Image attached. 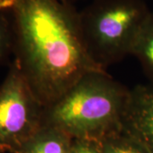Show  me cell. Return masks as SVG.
Wrapping results in <instances>:
<instances>
[{
    "instance_id": "4",
    "label": "cell",
    "mask_w": 153,
    "mask_h": 153,
    "mask_svg": "<svg viewBox=\"0 0 153 153\" xmlns=\"http://www.w3.org/2000/svg\"><path fill=\"white\" fill-rule=\"evenodd\" d=\"M45 106L12 61L0 85V153H19L44 126Z\"/></svg>"
},
{
    "instance_id": "5",
    "label": "cell",
    "mask_w": 153,
    "mask_h": 153,
    "mask_svg": "<svg viewBox=\"0 0 153 153\" xmlns=\"http://www.w3.org/2000/svg\"><path fill=\"white\" fill-rule=\"evenodd\" d=\"M123 130L153 153V85H138L130 89Z\"/></svg>"
},
{
    "instance_id": "2",
    "label": "cell",
    "mask_w": 153,
    "mask_h": 153,
    "mask_svg": "<svg viewBox=\"0 0 153 153\" xmlns=\"http://www.w3.org/2000/svg\"><path fill=\"white\" fill-rule=\"evenodd\" d=\"M129 94L130 89L106 71L88 72L45 106L44 125L56 128L73 140L101 141L123 129Z\"/></svg>"
},
{
    "instance_id": "9",
    "label": "cell",
    "mask_w": 153,
    "mask_h": 153,
    "mask_svg": "<svg viewBox=\"0 0 153 153\" xmlns=\"http://www.w3.org/2000/svg\"><path fill=\"white\" fill-rule=\"evenodd\" d=\"M14 43L10 22L4 13L0 11V66L4 65L13 55Z\"/></svg>"
},
{
    "instance_id": "10",
    "label": "cell",
    "mask_w": 153,
    "mask_h": 153,
    "mask_svg": "<svg viewBox=\"0 0 153 153\" xmlns=\"http://www.w3.org/2000/svg\"><path fill=\"white\" fill-rule=\"evenodd\" d=\"M71 153H104V151L99 140L76 139L72 140Z\"/></svg>"
},
{
    "instance_id": "1",
    "label": "cell",
    "mask_w": 153,
    "mask_h": 153,
    "mask_svg": "<svg viewBox=\"0 0 153 153\" xmlns=\"http://www.w3.org/2000/svg\"><path fill=\"white\" fill-rule=\"evenodd\" d=\"M10 22L14 62L48 106L82 76L100 68L82 41L79 12L60 0H0Z\"/></svg>"
},
{
    "instance_id": "11",
    "label": "cell",
    "mask_w": 153,
    "mask_h": 153,
    "mask_svg": "<svg viewBox=\"0 0 153 153\" xmlns=\"http://www.w3.org/2000/svg\"><path fill=\"white\" fill-rule=\"evenodd\" d=\"M61 2L65 3V4H71V5H74V4L79 1V0H60Z\"/></svg>"
},
{
    "instance_id": "8",
    "label": "cell",
    "mask_w": 153,
    "mask_h": 153,
    "mask_svg": "<svg viewBox=\"0 0 153 153\" xmlns=\"http://www.w3.org/2000/svg\"><path fill=\"white\" fill-rule=\"evenodd\" d=\"M100 142L104 153H150L141 143L123 129L105 137Z\"/></svg>"
},
{
    "instance_id": "7",
    "label": "cell",
    "mask_w": 153,
    "mask_h": 153,
    "mask_svg": "<svg viewBox=\"0 0 153 153\" xmlns=\"http://www.w3.org/2000/svg\"><path fill=\"white\" fill-rule=\"evenodd\" d=\"M132 55L140 61L145 74L153 82V12L149 14L143 25Z\"/></svg>"
},
{
    "instance_id": "6",
    "label": "cell",
    "mask_w": 153,
    "mask_h": 153,
    "mask_svg": "<svg viewBox=\"0 0 153 153\" xmlns=\"http://www.w3.org/2000/svg\"><path fill=\"white\" fill-rule=\"evenodd\" d=\"M72 140L60 129L44 125L19 153H71Z\"/></svg>"
},
{
    "instance_id": "3",
    "label": "cell",
    "mask_w": 153,
    "mask_h": 153,
    "mask_svg": "<svg viewBox=\"0 0 153 153\" xmlns=\"http://www.w3.org/2000/svg\"><path fill=\"white\" fill-rule=\"evenodd\" d=\"M151 11L143 0H93L79 12V25L88 55L106 71L132 55Z\"/></svg>"
}]
</instances>
